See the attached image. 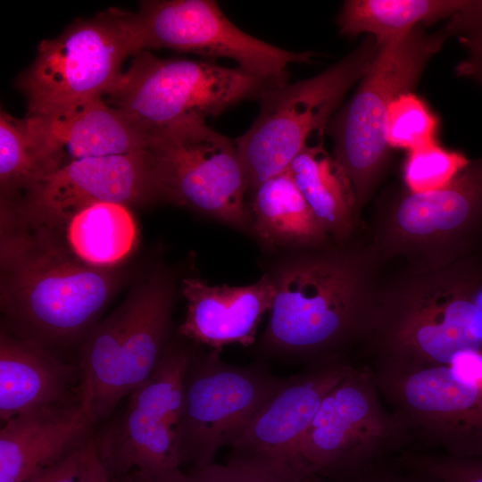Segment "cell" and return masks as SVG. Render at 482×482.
Listing matches in <instances>:
<instances>
[{"instance_id": "1", "label": "cell", "mask_w": 482, "mask_h": 482, "mask_svg": "<svg viewBox=\"0 0 482 482\" xmlns=\"http://www.w3.org/2000/svg\"><path fill=\"white\" fill-rule=\"evenodd\" d=\"M262 269L276 289L256 347L262 357L361 361L387 270L365 222L347 240L265 256Z\"/></svg>"}, {"instance_id": "2", "label": "cell", "mask_w": 482, "mask_h": 482, "mask_svg": "<svg viewBox=\"0 0 482 482\" xmlns=\"http://www.w3.org/2000/svg\"><path fill=\"white\" fill-rule=\"evenodd\" d=\"M0 232V306L12 334L47 349L85 339L120 285L118 270L84 262L57 229L4 204Z\"/></svg>"}, {"instance_id": "3", "label": "cell", "mask_w": 482, "mask_h": 482, "mask_svg": "<svg viewBox=\"0 0 482 482\" xmlns=\"http://www.w3.org/2000/svg\"><path fill=\"white\" fill-rule=\"evenodd\" d=\"M468 350H482V249L435 270L388 266L361 361L415 369Z\"/></svg>"}, {"instance_id": "4", "label": "cell", "mask_w": 482, "mask_h": 482, "mask_svg": "<svg viewBox=\"0 0 482 482\" xmlns=\"http://www.w3.org/2000/svg\"><path fill=\"white\" fill-rule=\"evenodd\" d=\"M365 224L381 256L394 267L435 270L481 249L482 157L438 190L384 191Z\"/></svg>"}, {"instance_id": "5", "label": "cell", "mask_w": 482, "mask_h": 482, "mask_svg": "<svg viewBox=\"0 0 482 482\" xmlns=\"http://www.w3.org/2000/svg\"><path fill=\"white\" fill-rule=\"evenodd\" d=\"M415 441L385 402L372 369L352 365L323 398L298 453L303 479L345 482L395 460Z\"/></svg>"}, {"instance_id": "6", "label": "cell", "mask_w": 482, "mask_h": 482, "mask_svg": "<svg viewBox=\"0 0 482 482\" xmlns=\"http://www.w3.org/2000/svg\"><path fill=\"white\" fill-rule=\"evenodd\" d=\"M448 37L444 28L428 33L419 26L380 45L356 92L329 123L333 157L353 187L359 224L387 167L389 106L399 95L411 92Z\"/></svg>"}, {"instance_id": "7", "label": "cell", "mask_w": 482, "mask_h": 482, "mask_svg": "<svg viewBox=\"0 0 482 482\" xmlns=\"http://www.w3.org/2000/svg\"><path fill=\"white\" fill-rule=\"evenodd\" d=\"M380 45L367 35L349 54L307 79L268 88L252 126L235 140L244 165L248 193L287 170L316 133L322 137L328 122L347 91L370 69Z\"/></svg>"}, {"instance_id": "8", "label": "cell", "mask_w": 482, "mask_h": 482, "mask_svg": "<svg viewBox=\"0 0 482 482\" xmlns=\"http://www.w3.org/2000/svg\"><path fill=\"white\" fill-rule=\"evenodd\" d=\"M239 67L191 59L135 55L106 102L147 132L188 118L216 117L279 85Z\"/></svg>"}, {"instance_id": "9", "label": "cell", "mask_w": 482, "mask_h": 482, "mask_svg": "<svg viewBox=\"0 0 482 482\" xmlns=\"http://www.w3.org/2000/svg\"><path fill=\"white\" fill-rule=\"evenodd\" d=\"M162 201L249 235L248 180L235 141L188 118L149 132Z\"/></svg>"}, {"instance_id": "10", "label": "cell", "mask_w": 482, "mask_h": 482, "mask_svg": "<svg viewBox=\"0 0 482 482\" xmlns=\"http://www.w3.org/2000/svg\"><path fill=\"white\" fill-rule=\"evenodd\" d=\"M371 369L385 402L408 424L416 448L482 456V350L461 352L445 365Z\"/></svg>"}, {"instance_id": "11", "label": "cell", "mask_w": 482, "mask_h": 482, "mask_svg": "<svg viewBox=\"0 0 482 482\" xmlns=\"http://www.w3.org/2000/svg\"><path fill=\"white\" fill-rule=\"evenodd\" d=\"M193 351L170 342L155 370L129 395L124 413L94 436L112 478L162 482L181 470L184 389Z\"/></svg>"}, {"instance_id": "12", "label": "cell", "mask_w": 482, "mask_h": 482, "mask_svg": "<svg viewBox=\"0 0 482 482\" xmlns=\"http://www.w3.org/2000/svg\"><path fill=\"white\" fill-rule=\"evenodd\" d=\"M172 275L159 269L85 338L81 370L99 411L118 403L155 370L169 344Z\"/></svg>"}, {"instance_id": "13", "label": "cell", "mask_w": 482, "mask_h": 482, "mask_svg": "<svg viewBox=\"0 0 482 482\" xmlns=\"http://www.w3.org/2000/svg\"><path fill=\"white\" fill-rule=\"evenodd\" d=\"M130 12L109 8L79 19L59 36L43 40L19 77L28 112L104 97L129 56L139 54Z\"/></svg>"}, {"instance_id": "14", "label": "cell", "mask_w": 482, "mask_h": 482, "mask_svg": "<svg viewBox=\"0 0 482 482\" xmlns=\"http://www.w3.org/2000/svg\"><path fill=\"white\" fill-rule=\"evenodd\" d=\"M289 378L262 362L233 365L220 352L194 348L184 389L180 435L182 465L202 467L230 446Z\"/></svg>"}, {"instance_id": "15", "label": "cell", "mask_w": 482, "mask_h": 482, "mask_svg": "<svg viewBox=\"0 0 482 482\" xmlns=\"http://www.w3.org/2000/svg\"><path fill=\"white\" fill-rule=\"evenodd\" d=\"M142 51L167 48L209 58H228L253 74L287 82V68L310 62L312 52L295 53L245 32L211 0H147L130 12Z\"/></svg>"}, {"instance_id": "16", "label": "cell", "mask_w": 482, "mask_h": 482, "mask_svg": "<svg viewBox=\"0 0 482 482\" xmlns=\"http://www.w3.org/2000/svg\"><path fill=\"white\" fill-rule=\"evenodd\" d=\"M147 149L87 157L43 178L14 202H1L27 221L60 229L81 209L96 203L127 206L161 201Z\"/></svg>"}, {"instance_id": "17", "label": "cell", "mask_w": 482, "mask_h": 482, "mask_svg": "<svg viewBox=\"0 0 482 482\" xmlns=\"http://www.w3.org/2000/svg\"><path fill=\"white\" fill-rule=\"evenodd\" d=\"M353 364H311L290 377L229 446L227 463L249 468L275 482L303 480L301 443L323 398Z\"/></svg>"}, {"instance_id": "18", "label": "cell", "mask_w": 482, "mask_h": 482, "mask_svg": "<svg viewBox=\"0 0 482 482\" xmlns=\"http://www.w3.org/2000/svg\"><path fill=\"white\" fill-rule=\"evenodd\" d=\"M26 118L58 168L81 158L125 154L148 145L149 132L104 97L28 112Z\"/></svg>"}, {"instance_id": "19", "label": "cell", "mask_w": 482, "mask_h": 482, "mask_svg": "<svg viewBox=\"0 0 482 482\" xmlns=\"http://www.w3.org/2000/svg\"><path fill=\"white\" fill-rule=\"evenodd\" d=\"M96 420L88 399L37 408L4 422L0 482H26L91 436Z\"/></svg>"}, {"instance_id": "20", "label": "cell", "mask_w": 482, "mask_h": 482, "mask_svg": "<svg viewBox=\"0 0 482 482\" xmlns=\"http://www.w3.org/2000/svg\"><path fill=\"white\" fill-rule=\"evenodd\" d=\"M186 316L180 337L195 346L220 352L224 346H252L262 317L271 311L276 289L262 273L247 286H212L198 277L182 280Z\"/></svg>"}, {"instance_id": "21", "label": "cell", "mask_w": 482, "mask_h": 482, "mask_svg": "<svg viewBox=\"0 0 482 482\" xmlns=\"http://www.w3.org/2000/svg\"><path fill=\"white\" fill-rule=\"evenodd\" d=\"M81 369L70 365L46 347L23 340L5 328L0 334V419L60 403L71 394Z\"/></svg>"}, {"instance_id": "22", "label": "cell", "mask_w": 482, "mask_h": 482, "mask_svg": "<svg viewBox=\"0 0 482 482\" xmlns=\"http://www.w3.org/2000/svg\"><path fill=\"white\" fill-rule=\"evenodd\" d=\"M248 196L249 236L264 256L292 253L332 239L287 170L263 181Z\"/></svg>"}, {"instance_id": "23", "label": "cell", "mask_w": 482, "mask_h": 482, "mask_svg": "<svg viewBox=\"0 0 482 482\" xmlns=\"http://www.w3.org/2000/svg\"><path fill=\"white\" fill-rule=\"evenodd\" d=\"M287 171L332 239L347 240L364 224L360 225L355 218L351 183L333 154L323 147L322 140L309 142Z\"/></svg>"}, {"instance_id": "24", "label": "cell", "mask_w": 482, "mask_h": 482, "mask_svg": "<svg viewBox=\"0 0 482 482\" xmlns=\"http://www.w3.org/2000/svg\"><path fill=\"white\" fill-rule=\"evenodd\" d=\"M62 229L68 248L84 262L97 267H115L131 253L137 237L129 206L117 203L88 205Z\"/></svg>"}, {"instance_id": "25", "label": "cell", "mask_w": 482, "mask_h": 482, "mask_svg": "<svg viewBox=\"0 0 482 482\" xmlns=\"http://www.w3.org/2000/svg\"><path fill=\"white\" fill-rule=\"evenodd\" d=\"M465 0H348L337 16L342 35L368 33L379 45L398 38L422 24L449 19Z\"/></svg>"}, {"instance_id": "26", "label": "cell", "mask_w": 482, "mask_h": 482, "mask_svg": "<svg viewBox=\"0 0 482 482\" xmlns=\"http://www.w3.org/2000/svg\"><path fill=\"white\" fill-rule=\"evenodd\" d=\"M58 169L32 132L27 118L0 112L1 202H14Z\"/></svg>"}, {"instance_id": "27", "label": "cell", "mask_w": 482, "mask_h": 482, "mask_svg": "<svg viewBox=\"0 0 482 482\" xmlns=\"http://www.w3.org/2000/svg\"><path fill=\"white\" fill-rule=\"evenodd\" d=\"M438 119L412 92L399 95L390 104L386 136L389 147L409 152L436 144Z\"/></svg>"}, {"instance_id": "28", "label": "cell", "mask_w": 482, "mask_h": 482, "mask_svg": "<svg viewBox=\"0 0 482 482\" xmlns=\"http://www.w3.org/2000/svg\"><path fill=\"white\" fill-rule=\"evenodd\" d=\"M470 162L465 154L437 143L410 152L404 163L406 187L412 193L438 190L448 185Z\"/></svg>"}, {"instance_id": "29", "label": "cell", "mask_w": 482, "mask_h": 482, "mask_svg": "<svg viewBox=\"0 0 482 482\" xmlns=\"http://www.w3.org/2000/svg\"><path fill=\"white\" fill-rule=\"evenodd\" d=\"M395 460L431 482H482V456L459 458L438 452L410 448Z\"/></svg>"}, {"instance_id": "30", "label": "cell", "mask_w": 482, "mask_h": 482, "mask_svg": "<svg viewBox=\"0 0 482 482\" xmlns=\"http://www.w3.org/2000/svg\"><path fill=\"white\" fill-rule=\"evenodd\" d=\"M162 482H275L267 476L242 466L225 463L210 464L182 470Z\"/></svg>"}, {"instance_id": "31", "label": "cell", "mask_w": 482, "mask_h": 482, "mask_svg": "<svg viewBox=\"0 0 482 482\" xmlns=\"http://www.w3.org/2000/svg\"><path fill=\"white\" fill-rule=\"evenodd\" d=\"M444 28L469 52H482V0H465Z\"/></svg>"}, {"instance_id": "32", "label": "cell", "mask_w": 482, "mask_h": 482, "mask_svg": "<svg viewBox=\"0 0 482 482\" xmlns=\"http://www.w3.org/2000/svg\"><path fill=\"white\" fill-rule=\"evenodd\" d=\"M86 443L26 482H85Z\"/></svg>"}, {"instance_id": "33", "label": "cell", "mask_w": 482, "mask_h": 482, "mask_svg": "<svg viewBox=\"0 0 482 482\" xmlns=\"http://www.w3.org/2000/svg\"><path fill=\"white\" fill-rule=\"evenodd\" d=\"M345 482H431L421 474L401 465L395 459Z\"/></svg>"}, {"instance_id": "34", "label": "cell", "mask_w": 482, "mask_h": 482, "mask_svg": "<svg viewBox=\"0 0 482 482\" xmlns=\"http://www.w3.org/2000/svg\"><path fill=\"white\" fill-rule=\"evenodd\" d=\"M85 482H117L111 478L102 463L92 436L85 445Z\"/></svg>"}, {"instance_id": "35", "label": "cell", "mask_w": 482, "mask_h": 482, "mask_svg": "<svg viewBox=\"0 0 482 482\" xmlns=\"http://www.w3.org/2000/svg\"><path fill=\"white\" fill-rule=\"evenodd\" d=\"M456 72L482 87V52H469V55L458 63Z\"/></svg>"}, {"instance_id": "36", "label": "cell", "mask_w": 482, "mask_h": 482, "mask_svg": "<svg viewBox=\"0 0 482 482\" xmlns=\"http://www.w3.org/2000/svg\"><path fill=\"white\" fill-rule=\"evenodd\" d=\"M298 482H327V481L319 477H310L303 480H300Z\"/></svg>"}, {"instance_id": "37", "label": "cell", "mask_w": 482, "mask_h": 482, "mask_svg": "<svg viewBox=\"0 0 482 482\" xmlns=\"http://www.w3.org/2000/svg\"><path fill=\"white\" fill-rule=\"evenodd\" d=\"M120 482H144V481H142L141 479H139V478H137L136 477H130V478H127L125 479H122Z\"/></svg>"}]
</instances>
